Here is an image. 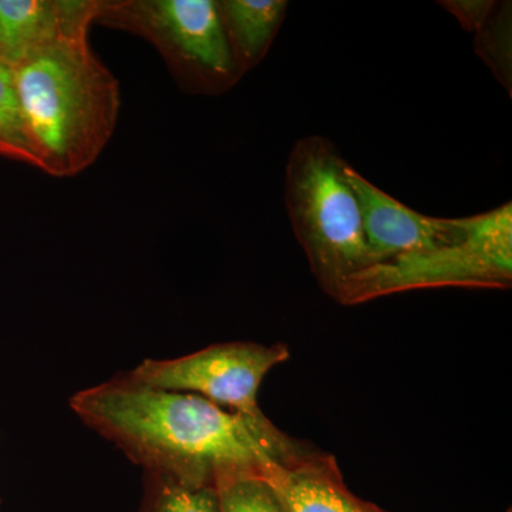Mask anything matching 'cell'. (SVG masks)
<instances>
[{"instance_id": "6da1fadb", "label": "cell", "mask_w": 512, "mask_h": 512, "mask_svg": "<svg viewBox=\"0 0 512 512\" xmlns=\"http://www.w3.org/2000/svg\"><path fill=\"white\" fill-rule=\"evenodd\" d=\"M70 407L144 471L188 485L259 476L309 447L197 394L151 389L124 375L74 394Z\"/></svg>"}, {"instance_id": "7a4b0ae2", "label": "cell", "mask_w": 512, "mask_h": 512, "mask_svg": "<svg viewBox=\"0 0 512 512\" xmlns=\"http://www.w3.org/2000/svg\"><path fill=\"white\" fill-rule=\"evenodd\" d=\"M37 168L73 177L103 153L120 111V87L97 59L89 32L42 47L13 67Z\"/></svg>"}, {"instance_id": "3957f363", "label": "cell", "mask_w": 512, "mask_h": 512, "mask_svg": "<svg viewBox=\"0 0 512 512\" xmlns=\"http://www.w3.org/2000/svg\"><path fill=\"white\" fill-rule=\"evenodd\" d=\"M346 165L329 138L308 136L293 144L285 168V204L293 232L320 288L335 301L349 279L372 266Z\"/></svg>"}, {"instance_id": "277c9868", "label": "cell", "mask_w": 512, "mask_h": 512, "mask_svg": "<svg viewBox=\"0 0 512 512\" xmlns=\"http://www.w3.org/2000/svg\"><path fill=\"white\" fill-rule=\"evenodd\" d=\"M94 23L126 30L156 47L184 92L221 96L242 79L217 0H96Z\"/></svg>"}, {"instance_id": "5b68a950", "label": "cell", "mask_w": 512, "mask_h": 512, "mask_svg": "<svg viewBox=\"0 0 512 512\" xmlns=\"http://www.w3.org/2000/svg\"><path fill=\"white\" fill-rule=\"evenodd\" d=\"M460 241L370 266L343 286L338 301L357 305L414 289H508L512 284V204L464 218Z\"/></svg>"}, {"instance_id": "8992f818", "label": "cell", "mask_w": 512, "mask_h": 512, "mask_svg": "<svg viewBox=\"0 0 512 512\" xmlns=\"http://www.w3.org/2000/svg\"><path fill=\"white\" fill-rule=\"evenodd\" d=\"M291 357L284 343H218L177 359H146L131 372V382L167 392L192 393L261 426L271 420L262 413L258 392L275 366Z\"/></svg>"}, {"instance_id": "52a82bcc", "label": "cell", "mask_w": 512, "mask_h": 512, "mask_svg": "<svg viewBox=\"0 0 512 512\" xmlns=\"http://www.w3.org/2000/svg\"><path fill=\"white\" fill-rule=\"evenodd\" d=\"M345 175L359 200L372 266L446 247L466 234L464 218L420 214L370 183L350 164Z\"/></svg>"}, {"instance_id": "ba28073f", "label": "cell", "mask_w": 512, "mask_h": 512, "mask_svg": "<svg viewBox=\"0 0 512 512\" xmlns=\"http://www.w3.org/2000/svg\"><path fill=\"white\" fill-rule=\"evenodd\" d=\"M286 512H387L356 497L343 481L338 461L306 448L284 463H271L259 474Z\"/></svg>"}, {"instance_id": "9c48e42d", "label": "cell", "mask_w": 512, "mask_h": 512, "mask_svg": "<svg viewBox=\"0 0 512 512\" xmlns=\"http://www.w3.org/2000/svg\"><path fill=\"white\" fill-rule=\"evenodd\" d=\"M96 0H0V60L15 67L36 50L89 32Z\"/></svg>"}, {"instance_id": "30bf717a", "label": "cell", "mask_w": 512, "mask_h": 512, "mask_svg": "<svg viewBox=\"0 0 512 512\" xmlns=\"http://www.w3.org/2000/svg\"><path fill=\"white\" fill-rule=\"evenodd\" d=\"M288 6L285 0H217L225 39L239 72L247 74L268 55Z\"/></svg>"}, {"instance_id": "8fae6325", "label": "cell", "mask_w": 512, "mask_h": 512, "mask_svg": "<svg viewBox=\"0 0 512 512\" xmlns=\"http://www.w3.org/2000/svg\"><path fill=\"white\" fill-rule=\"evenodd\" d=\"M140 512H221L217 487L188 485L165 474L144 471Z\"/></svg>"}, {"instance_id": "7c38bea8", "label": "cell", "mask_w": 512, "mask_h": 512, "mask_svg": "<svg viewBox=\"0 0 512 512\" xmlns=\"http://www.w3.org/2000/svg\"><path fill=\"white\" fill-rule=\"evenodd\" d=\"M0 157L37 168L36 154L20 107L15 72L3 60H0Z\"/></svg>"}, {"instance_id": "4fadbf2b", "label": "cell", "mask_w": 512, "mask_h": 512, "mask_svg": "<svg viewBox=\"0 0 512 512\" xmlns=\"http://www.w3.org/2000/svg\"><path fill=\"white\" fill-rule=\"evenodd\" d=\"M474 39V50L512 96V8L511 2L498 3Z\"/></svg>"}, {"instance_id": "5bb4252c", "label": "cell", "mask_w": 512, "mask_h": 512, "mask_svg": "<svg viewBox=\"0 0 512 512\" xmlns=\"http://www.w3.org/2000/svg\"><path fill=\"white\" fill-rule=\"evenodd\" d=\"M221 512H286L274 490L258 474H237L215 484Z\"/></svg>"}, {"instance_id": "9a60e30c", "label": "cell", "mask_w": 512, "mask_h": 512, "mask_svg": "<svg viewBox=\"0 0 512 512\" xmlns=\"http://www.w3.org/2000/svg\"><path fill=\"white\" fill-rule=\"evenodd\" d=\"M439 5L453 15L466 32L477 33L493 16L498 2H494V0H443Z\"/></svg>"}, {"instance_id": "2e32d148", "label": "cell", "mask_w": 512, "mask_h": 512, "mask_svg": "<svg viewBox=\"0 0 512 512\" xmlns=\"http://www.w3.org/2000/svg\"><path fill=\"white\" fill-rule=\"evenodd\" d=\"M508 512H511V511H508Z\"/></svg>"}]
</instances>
